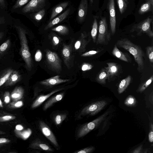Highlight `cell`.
Instances as JSON below:
<instances>
[{"label":"cell","mask_w":153,"mask_h":153,"mask_svg":"<svg viewBox=\"0 0 153 153\" xmlns=\"http://www.w3.org/2000/svg\"><path fill=\"white\" fill-rule=\"evenodd\" d=\"M115 44L117 47L128 51L133 56L137 65L138 71L142 72L144 68L145 54L141 47L126 38L118 40Z\"/></svg>","instance_id":"obj_1"},{"label":"cell","mask_w":153,"mask_h":153,"mask_svg":"<svg viewBox=\"0 0 153 153\" xmlns=\"http://www.w3.org/2000/svg\"><path fill=\"white\" fill-rule=\"evenodd\" d=\"M16 28L20 41V54L25 62L27 68L30 71L32 68V61L28 45L26 30L20 26H16Z\"/></svg>","instance_id":"obj_2"},{"label":"cell","mask_w":153,"mask_h":153,"mask_svg":"<svg viewBox=\"0 0 153 153\" xmlns=\"http://www.w3.org/2000/svg\"><path fill=\"white\" fill-rule=\"evenodd\" d=\"M152 16H149L138 23L134 24L130 30L131 33L136 32L138 36L145 34L150 37L153 36V32L151 29L152 23Z\"/></svg>","instance_id":"obj_3"},{"label":"cell","mask_w":153,"mask_h":153,"mask_svg":"<svg viewBox=\"0 0 153 153\" xmlns=\"http://www.w3.org/2000/svg\"><path fill=\"white\" fill-rule=\"evenodd\" d=\"M111 39L110 33L108 30L106 18L101 16L99 22L98 34L96 44L107 45Z\"/></svg>","instance_id":"obj_4"},{"label":"cell","mask_w":153,"mask_h":153,"mask_svg":"<svg viewBox=\"0 0 153 153\" xmlns=\"http://www.w3.org/2000/svg\"><path fill=\"white\" fill-rule=\"evenodd\" d=\"M109 112L107 111L92 121L82 126L78 131L77 137H83L94 129L105 119Z\"/></svg>","instance_id":"obj_5"},{"label":"cell","mask_w":153,"mask_h":153,"mask_svg":"<svg viewBox=\"0 0 153 153\" xmlns=\"http://www.w3.org/2000/svg\"><path fill=\"white\" fill-rule=\"evenodd\" d=\"M107 104V102L103 100L92 103L83 108L79 115L83 116L90 114L94 115L102 109Z\"/></svg>","instance_id":"obj_6"},{"label":"cell","mask_w":153,"mask_h":153,"mask_svg":"<svg viewBox=\"0 0 153 153\" xmlns=\"http://www.w3.org/2000/svg\"><path fill=\"white\" fill-rule=\"evenodd\" d=\"M47 62L52 68L57 71L61 70V63L57 54L54 52L48 50L46 51Z\"/></svg>","instance_id":"obj_7"},{"label":"cell","mask_w":153,"mask_h":153,"mask_svg":"<svg viewBox=\"0 0 153 153\" xmlns=\"http://www.w3.org/2000/svg\"><path fill=\"white\" fill-rule=\"evenodd\" d=\"M46 0H31L22 9L23 13L38 11L45 6Z\"/></svg>","instance_id":"obj_8"},{"label":"cell","mask_w":153,"mask_h":153,"mask_svg":"<svg viewBox=\"0 0 153 153\" xmlns=\"http://www.w3.org/2000/svg\"><path fill=\"white\" fill-rule=\"evenodd\" d=\"M115 0H108L107 8L109 15L110 25L112 35L116 31V19L115 9Z\"/></svg>","instance_id":"obj_9"},{"label":"cell","mask_w":153,"mask_h":153,"mask_svg":"<svg viewBox=\"0 0 153 153\" xmlns=\"http://www.w3.org/2000/svg\"><path fill=\"white\" fill-rule=\"evenodd\" d=\"M39 127L43 134L55 146H59L56 139L49 127L43 121L39 122Z\"/></svg>","instance_id":"obj_10"},{"label":"cell","mask_w":153,"mask_h":153,"mask_svg":"<svg viewBox=\"0 0 153 153\" xmlns=\"http://www.w3.org/2000/svg\"><path fill=\"white\" fill-rule=\"evenodd\" d=\"M153 0H143L139 6L136 13L142 16L153 12Z\"/></svg>","instance_id":"obj_11"},{"label":"cell","mask_w":153,"mask_h":153,"mask_svg":"<svg viewBox=\"0 0 153 153\" xmlns=\"http://www.w3.org/2000/svg\"><path fill=\"white\" fill-rule=\"evenodd\" d=\"M108 66L105 68L107 71L108 80H111L116 76L119 73V66L117 63L109 62L106 63Z\"/></svg>","instance_id":"obj_12"},{"label":"cell","mask_w":153,"mask_h":153,"mask_svg":"<svg viewBox=\"0 0 153 153\" xmlns=\"http://www.w3.org/2000/svg\"><path fill=\"white\" fill-rule=\"evenodd\" d=\"M88 8V0H81L78 11V18L80 22H82L85 19L87 14Z\"/></svg>","instance_id":"obj_13"},{"label":"cell","mask_w":153,"mask_h":153,"mask_svg":"<svg viewBox=\"0 0 153 153\" xmlns=\"http://www.w3.org/2000/svg\"><path fill=\"white\" fill-rule=\"evenodd\" d=\"M112 54L118 59L127 62H131V59L129 55L120 50L116 44L114 45L112 51Z\"/></svg>","instance_id":"obj_14"},{"label":"cell","mask_w":153,"mask_h":153,"mask_svg":"<svg viewBox=\"0 0 153 153\" xmlns=\"http://www.w3.org/2000/svg\"><path fill=\"white\" fill-rule=\"evenodd\" d=\"M70 79H60L59 75H57L45 79L40 82L42 85L46 86H53L70 81Z\"/></svg>","instance_id":"obj_15"},{"label":"cell","mask_w":153,"mask_h":153,"mask_svg":"<svg viewBox=\"0 0 153 153\" xmlns=\"http://www.w3.org/2000/svg\"><path fill=\"white\" fill-rule=\"evenodd\" d=\"M70 11V9L69 8L59 16L52 20L45 26L44 30H46L55 25L62 22L68 15Z\"/></svg>","instance_id":"obj_16"},{"label":"cell","mask_w":153,"mask_h":153,"mask_svg":"<svg viewBox=\"0 0 153 153\" xmlns=\"http://www.w3.org/2000/svg\"><path fill=\"white\" fill-rule=\"evenodd\" d=\"M62 89L63 88H60L56 89L46 95L40 96L36 98L32 104L31 108H33L39 106L52 95Z\"/></svg>","instance_id":"obj_17"},{"label":"cell","mask_w":153,"mask_h":153,"mask_svg":"<svg viewBox=\"0 0 153 153\" xmlns=\"http://www.w3.org/2000/svg\"><path fill=\"white\" fill-rule=\"evenodd\" d=\"M21 75L18 71L13 70L7 80L5 83L6 86H11L14 85L20 81Z\"/></svg>","instance_id":"obj_18"},{"label":"cell","mask_w":153,"mask_h":153,"mask_svg":"<svg viewBox=\"0 0 153 153\" xmlns=\"http://www.w3.org/2000/svg\"><path fill=\"white\" fill-rule=\"evenodd\" d=\"M30 147L33 149H39L48 152L53 151V150L48 145L36 140L33 141L30 145Z\"/></svg>","instance_id":"obj_19"},{"label":"cell","mask_w":153,"mask_h":153,"mask_svg":"<svg viewBox=\"0 0 153 153\" xmlns=\"http://www.w3.org/2000/svg\"><path fill=\"white\" fill-rule=\"evenodd\" d=\"M24 91L21 86L16 87L10 94V97L13 101L20 100L23 97Z\"/></svg>","instance_id":"obj_20"},{"label":"cell","mask_w":153,"mask_h":153,"mask_svg":"<svg viewBox=\"0 0 153 153\" xmlns=\"http://www.w3.org/2000/svg\"><path fill=\"white\" fill-rule=\"evenodd\" d=\"M118 10L121 15L126 13L129 8V0H116Z\"/></svg>","instance_id":"obj_21"},{"label":"cell","mask_w":153,"mask_h":153,"mask_svg":"<svg viewBox=\"0 0 153 153\" xmlns=\"http://www.w3.org/2000/svg\"><path fill=\"white\" fill-rule=\"evenodd\" d=\"M68 4V2L61 3L54 7L52 11L50 20H52L57 15L61 12L67 6Z\"/></svg>","instance_id":"obj_22"},{"label":"cell","mask_w":153,"mask_h":153,"mask_svg":"<svg viewBox=\"0 0 153 153\" xmlns=\"http://www.w3.org/2000/svg\"><path fill=\"white\" fill-rule=\"evenodd\" d=\"M108 78L107 71L105 67L102 68L98 73L96 77V81L101 84H105L106 80Z\"/></svg>","instance_id":"obj_23"},{"label":"cell","mask_w":153,"mask_h":153,"mask_svg":"<svg viewBox=\"0 0 153 153\" xmlns=\"http://www.w3.org/2000/svg\"><path fill=\"white\" fill-rule=\"evenodd\" d=\"M131 77L130 75L122 79L120 82L118 87V92L119 94L123 93L129 85Z\"/></svg>","instance_id":"obj_24"},{"label":"cell","mask_w":153,"mask_h":153,"mask_svg":"<svg viewBox=\"0 0 153 153\" xmlns=\"http://www.w3.org/2000/svg\"><path fill=\"white\" fill-rule=\"evenodd\" d=\"M22 129H17L15 128L14 132L16 137L23 140H26L30 135L32 131L30 128H27L24 130H22Z\"/></svg>","instance_id":"obj_25"},{"label":"cell","mask_w":153,"mask_h":153,"mask_svg":"<svg viewBox=\"0 0 153 153\" xmlns=\"http://www.w3.org/2000/svg\"><path fill=\"white\" fill-rule=\"evenodd\" d=\"M64 96V93H62L52 97L45 104L43 109L45 110L51 106L54 103L61 100Z\"/></svg>","instance_id":"obj_26"},{"label":"cell","mask_w":153,"mask_h":153,"mask_svg":"<svg viewBox=\"0 0 153 153\" xmlns=\"http://www.w3.org/2000/svg\"><path fill=\"white\" fill-rule=\"evenodd\" d=\"M98 17L94 16L92 28L91 31V35L94 43L96 42L97 35L98 29L97 22Z\"/></svg>","instance_id":"obj_27"},{"label":"cell","mask_w":153,"mask_h":153,"mask_svg":"<svg viewBox=\"0 0 153 153\" xmlns=\"http://www.w3.org/2000/svg\"><path fill=\"white\" fill-rule=\"evenodd\" d=\"M62 55L64 61L66 65H68L71 55V49L69 46L64 45L62 50Z\"/></svg>","instance_id":"obj_28"},{"label":"cell","mask_w":153,"mask_h":153,"mask_svg":"<svg viewBox=\"0 0 153 153\" xmlns=\"http://www.w3.org/2000/svg\"><path fill=\"white\" fill-rule=\"evenodd\" d=\"M13 71L12 69L9 68L0 77V87L5 83Z\"/></svg>","instance_id":"obj_29"},{"label":"cell","mask_w":153,"mask_h":153,"mask_svg":"<svg viewBox=\"0 0 153 153\" xmlns=\"http://www.w3.org/2000/svg\"><path fill=\"white\" fill-rule=\"evenodd\" d=\"M153 80V76L152 75L146 81L142 83L139 87L137 91L139 92H142L144 91L151 83Z\"/></svg>","instance_id":"obj_30"},{"label":"cell","mask_w":153,"mask_h":153,"mask_svg":"<svg viewBox=\"0 0 153 153\" xmlns=\"http://www.w3.org/2000/svg\"><path fill=\"white\" fill-rule=\"evenodd\" d=\"M52 30L60 34L65 35L69 32L68 29L65 26L60 25L52 29Z\"/></svg>","instance_id":"obj_31"},{"label":"cell","mask_w":153,"mask_h":153,"mask_svg":"<svg viewBox=\"0 0 153 153\" xmlns=\"http://www.w3.org/2000/svg\"><path fill=\"white\" fill-rule=\"evenodd\" d=\"M24 105L23 102L20 100L13 101V102L10 103L8 107L10 108H20Z\"/></svg>","instance_id":"obj_32"},{"label":"cell","mask_w":153,"mask_h":153,"mask_svg":"<svg viewBox=\"0 0 153 153\" xmlns=\"http://www.w3.org/2000/svg\"><path fill=\"white\" fill-rule=\"evenodd\" d=\"M10 45V40L8 39L0 46V55L2 54L9 48Z\"/></svg>","instance_id":"obj_33"},{"label":"cell","mask_w":153,"mask_h":153,"mask_svg":"<svg viewBox=\"0 0 153 153\" xmlns=\"http://www.w3.org/2000/svg\"><path fill=\"white\" fill-rule=\"evenodd\" d=\"M45 10L42 9L36 13L34 15V18L37 21H40L44 17L45 14Z\"/></svg>","instance_id":"obj_34"},{"label":"cell","mask_w":153,"mask_h":153,"mask_svg":"<svg viewBox=\"0 0 153 153\" xmlns=\"http://www.w3.org/2000/svg\"><path fill=\"white\" fill-rule=\"evenodd\" d=\"M147 55L150 62L153 63V47L152 46H147L146 48Z\"/></svg>","instance_id":"obj_35"},{"label":"cell","mask_w":153,"mask_h":153,"mask_svg":"<svg viewBox=\"0 0 153 153\" xmlns=\"http://www.w3.org/2000/svg\"><path fill=\"white\" fill-rule=\"evenodd\" d=\"M66 114H59L57 115L55 118L54 121L56 125H60L66 118Z\"/></svg>","instance_id":"obj_36"},{"label":"cell","mask_w":153,"mask_h":153,"mask_svg":"<svg viewBox=\"0 0 153 153\" xmlns=\"http://www.w3.org/2000/svg\"><path fill=\"white\" fill-rule=\"evenodd\" d=\"M136 103V100L134 97L131 95L128 96L124 102L126 105L132 106L134 105Z\"/></svg>","instance_id":"obj_37"},{"label":"cell","mask_w":153,"mask_h":153,"mask_svg":"<svg viewBox=\"0 0 153 153\" xmlns=\"http://www.w3.org/2000/svg\"><path fill=\"white\" fill-rule=\"evenodd\" d=\"M16 118L15 116L11 115H7L0 116V122L8 121L13 120Z\"/></svg>","instance_id":"obj_38"},{"label":"cell","mask_w":153,"mask_h":153,"mask_svg":"<svg viewBox=\"0 0 153 153\" xmlns=\"http://www.w3.org/2000/svg\"><path fill=\"white\" fill-rule=\"evenodd\" d=\"M29 0H17L13 7L14 9L20 8L27 3Z\"/></svg>","instance_id":"obj_39"},{"label":"cell","mask_w":153,"mask_h":153,"mask_svg":"<svg viewBox=\"0 0 153 153\" xmlns=\"http://www.w3.org/2000/svg\"><path fill=\"white\" fill-rule=\"evenodd\" d=\"M95 149L93 146L88 147L75 152V153H89L93 152Z\"/></svg>","instance_id":"obj_40"},{"label":"cell","mask_w":153,"mask_h":153,"mask_svg":"<svg viewBox=\"0 0 153 153\" xmlns=\"http://www.w3.org/2000/svg\"><path fill=\"white\" fill-rule=\"evenodd\" d=\"M93 66L88 63H84L81 66V69L83 71H86L91 70L93 67Z\"/></svg>","instance_id":"obj_41"},{"label":"cell","mask_w":153,"mask_h":153,"mask_svg":"<svg viewBox=\"0 0 153 153\" xmlns=\"http://www.w3.org/2000/svg\"><path fill=\"white\" fill-rule=\"evenodd\" d=\"M10 94L9 91H6L4 95V102L7 104L9 103L10 101Z\"/></svg>","instance_id":"obj_42"},{"label":"cell","mask_w":153,"mask_h":153,"mask_svg":"<svg viewBox=\"0 0 153 153\" xmlns=\"http://www.w3.org/2000/svg\"><path fill=\"white\" fill-rule=\"evenodd\" d=\"M100 52L98 51L92 50L85 52L81 55V56L82 57L89 56H93Z\"/></svg>","instance_id":"obj_43"},{"label":"cell","mask_w":153,"mask_h":153,"mask_svg":"<svg viewBox=\"0 0 153 153\" xmlns=\"http://www.w3.org/2000/svg\"><path fill=\"white\" fill-rule=\"evenodd\" d=\"M42 58V54L41 51L38 49L36 51L35 56V59L36 62H40Z\"/></svg>","instance_id":"obj_44"},{"label":"cell","mask_w":153,"mask_h":153,"mask_svg":"<svg viewBox=\"0 0 153 153\" xmlns=\"http://www.w3.org/2000/svg\"><path fill=\"white\" fill-rule=\"evenodd\" d=\"M11 140L8 138L2 137L0 138V146L10 143Z\"/></svg>","instance_id":"obj_45"},{"label":"cell","mask_w":153,"mask_h":153,"mask_svg":"<svg viewBox=\"0 0 153 153\" xmlns=\"http://www.w3.org/2000/svg\"><path fill=\"white\" fill-rule=\"evenodd\" d=\"M53 45H56L59 43V40L57 36H54L53 38Z\"/></svg>","instance_id":"obj_46"},{"label":"cell","mask_w":153,"mask_h":153,"mask_svg":"<svg viewBox=\"0 0 153 153\" xmlns=\"http://www.w3.org/2000/svg\"><path fill=\"white\" fill-rule=\"evenodd\" d=\"M81 45V42L80 40H78L74 44V48L76 50L80 48Z\"/></svg>","instance_id":"obj_47"},{"label":"cell","mask_w":153,"mask_h":153,"mask_svg":"<svg viewBox=\"0 0 153 153\" xmlns=\"http://www.w3.org/2000/svg\"><path fill=\"white\" fill-rule=\"evenodd\" d=\"M5 0H0V9H3L6 7Z\"/></svg>","instance_id":"obj_48"},{"label":"cell","mask_w":153,"mask_h":153,"mask_svg":"<svg viewBox=\"0 0 153 153\" xmlns=\"http://www.w3.org/2000/svg\"><path fill=\"white\" fill-rule=\"evenodd\" d=\"M149 142L152 143L153 141V132L152 130L149 132Z\"/></svg>","instance_id":"obj_49"},{"label":"cell","mask_w":153,"mask_h":153,"mask_svg":"<svg viewBox=\"0 0 153 153\" xmlns=\"http://www.w3.org/2000/svg\"><path fill=\"white\" fill-rule=\"evenodd\" d=\"M142 145L140 146L134 150L132 152L134 153H140L142 149Z\"/></svg>","instance_id":"obj_50"},{"label":"cell","mask_w":153,"mask_h":153,"mask_svg":"<svg viewBox=\"0 0 153 153\" xmlns=\"http://www.w3.org/2000/svg\"><path fill=\"white\" fill-rule=\"evenodd\" d=\"M4 36V33L3 32H0V40L3 38Z\"/></svg>","instance_id":"obj_51"},{"label":"cell","mask_w":153,"mask_h":153,"mask_svg":"<svg viewBox=\"0 0 153 153\" xmlns=\"http://www.w3.org/2000/svg\"><path fill=\"white\" fill-rule=\"evenodd\" d=\"M3 104L1 100V99L0 98V107L2 108H3Z\"/></svg>","instance_id":"obj_52"},{"label":"cell","mask_w":153,"mask_h":153,"mask_svg":"<svg viewBox=\"0 0 153 153\" xmlns=\"http://www.w3.org/2000/svg\"><path fill=\"white\" fill-rule=\"evenodd\" d=\"M4 22V19L0 17V24L3 23Z\"/></svg>","instance_id":"obj_53"},{"label":"cell","mask_w":153,"mask_h":153,"mask_svg":"<svg viewBox=\"0 0 153 153\" xmlns=\"http://www.w3.org/2000/svg\"><path fill=\"white\" fill-rule=\"evenodd\" d=\"M5 134V133L3 131L0 130V135L4 134Z\"/></svg>","instance_id":"obj_54"},{"label":"cell","mask_w":153,"mask_h":153,"mask_svg":"<svg viewBox=\"0 0 153 153\" xmlns=\"http://www.w3.org/2000/svg\"><path fill=\"white\" fill-rule=\"evenodd\" d=\"M90 0V3H91V4H92L94 3V0Z\"/></svg>","instance_id":"obj_55"},{"label":"cell","mask_w":153,"mask_h":153,"mask_svg":"<svg viewBox=\"0 0 153 153\" xmlns=\"http://www.w3.org/2000/svg\"><path fill=\"white\" fill-rule=\"evenodd\" d=\"M151 128L152 130L153 131V125L152 124H151Z\"/></svg>","instance_id":"obj_56"},{"label":"cell","mask_w":153,"mask_h":153,"mask_svg":"<svg viewBox=\"0 0 153 153\" xmlns=\"http://www.w3.org/2000/svg\"><path fill=\"white\" fill-rule=\"evenodd\" d=\"M1 114L0 113V116H1Z\"/></svg>","instance_id":"obj_57"}]
</instances>
